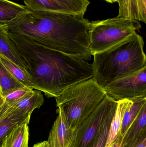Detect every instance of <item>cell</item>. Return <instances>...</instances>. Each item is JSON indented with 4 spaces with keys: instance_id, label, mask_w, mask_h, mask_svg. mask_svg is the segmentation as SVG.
<instances>
[{
    "instance_id": "cell-26",
    "label": "cell",
    "mask_w": 146,
    "mask_h": 147,
    "mask_svg": "<svg viewBox=\"0 0 146 147\" xmlns=\"http://www.w3.org/2000/svg\"><path fill=\"white\" fill-rule=\"evenodd\" d=\"M3 103H4V99H3V96L2 95L1 92H0V109H1V107L2 106Z\"/></svg>"
},
{
    "instance_id": "cell-24",
    "label": "cell",
    "mask_w": 146,
    "mask_h": 147,
    "mask_svg": "<svg viewBox=\"0 0 146 147\" xmlns=\"http://www.w3.org/2000/svg\"><path fill=\"white\" fill-rule=\"evenodd\" d=\"M123 136L121 133L119 134L115 140L109 147H123Z\"/></svg>"
},
{
    "instance_id": "cell-9",
    "label": "cell",
    "mask_w": 146,
    "mask_h": 147,
    "mask_svg": "<svg viewBox=\"0 0 146 147\" xmlns=\"http://www.w3.org/2000/svg\"><path fill=\"white\" fill-rule=\"evenodd\" d=\"M44 102L41 91L38 90L11 103L3 104L0 109V121L18 114L31 115L33 111L39 109Z\"/></svg>"
},
{
    "instance_id": "cell-25",
    "label": "cell",
    "mask_w": 146,
    "mask_h": 147,
    "mask_svg": "<svg viewBox=\"0 0 146 147\" xmlns=\"http://www.w3.org/2000/svg\"><path fill=\"white\" fill-rule=\"evenodd\" d=\"M32 147H49L47 141H44L35 144Z\"/></svg>"
},
{
    "instance_id": "cell-13",
    "label": "cell",
    "mask_w": 146,
    "mask_h": 147,
    "mask_svg": "<svg viewBox=\"0 0 146 147\" xmlns=\"http://www.w3.org/2000/svg\"><path fill=\"white\" fill-rule=\"evenodd\" d=\"M28 124L24 122L14 127L3 139L2 147H28Z\"/></svg>"
},
{
    "instance_id": "cell-5",
    "label": "cell",
    "mask_w": 146,
    "mask_h": 147,
    "mask_svg": "<svg viewBox=\"0 0 146 147\" xmlns=\"http://www.w3.org/2000/svg\"><path fill=\"white\" fill-rule=\"evenodd\" d=\"M141 28L138 21L117 16L90 22L88 32L92 55L114 46Z\"/></svg>"
},
{
    "instance_id": "cell-15",
    "label": "cell",
    "mask_w": 146,
    "mask_h": 147,
    "mask_svg": "<svg viewBox=\"0 0 146 147\" xmlns=\"http://www.w3.org/2000/svg\"><path fill=\"white\" fill-rule=\"evenodd\" d=\"M29 11L25 6L9 0H0V23H10Z\"/></svg>"
},
{
    "instance_id": "cell-27",
    "label": "cell",
    "mask_w": 146,
    "mask_h": 147,
    "mask_svg": "<svg viewBox=\"0 0 146 147\" xmlns=\"http://www.w3.org/2000/svg\"><path fill=\"white\" fill-rule=\"evenodd\" d=\"M104 1H105L109 3H114L117 2V0H104Z\"/></svg>"
},
{
    "instance_id": "cell-12",
    "label": "cell",
    "mask_w": 146,
    "mask_h": 147,
    "mask_svg": "<svg viewBox=\"0 0 146 147\" xmlns=\"http://www.w3.org/2000/svg\"><path fill=\"white\" fill-rule=\"evenodd\" d=\"M117 17L133 19L146 23V0H117Z\"/></svg>"
},
{
    "instance_id": "cell-10",
    "label": "cell",
    "mask_w": 146,
    "mask_h": 147,
    "mask_svg": "<svg viewBox=\"0 0 146 147\" xmlns=\"http://www.w3.org/2000/svg\"><path fill=\"white\" fill-rule=\"evenodd\" d=\"M8 31L6 24L0 23V56L8 59L27 73L25 62L9 38Z\"/></svg>"
},
{
    "instance_id": "cell-8",
    "label": "cell",
    "mask_w": 146,
    "mask_h": 147,
    "mask_svg": "<svg viewBox=\"0 0 146 147\" xmlns=\"http://www.w3.org/2000/svg\"><path fill=\"white\" fill-rule=\"evenodd\" d=\"M29 11L58 12L84 16L89 0H23Z\"/></svg>"
},
{
    "instance_id": "cell-21",
    "label": "cell",
    "mask_w": 146,
    "mask_h": 147,
    "mask_svg": "<svg viewBox=\"0 0 146 147\" xmlns=\"http://www.w3.org/2000/svg\"><path fill=\"white\" fill-rule=\"evenodd\" d=\"M116 109L111 111L103 121L99 127L96 136L90 147H105L111 123Z\"/></svg>"
},
{
    "instance_id": "cell-17",
    "label": "cell",
    "mask_w": 146,
    "mask_h": 147,
    "mask_svg": "<svg viewBox=\"0 0 146 147\" xmlns=\"http://www.w3.org/2000/svg\"><path fill=\"white\" fill-rule=\"evenodd\" d=\"M130 100L133 102L124 114L120 131L123 137L137 117L143 105L146 104V96L140 97Z\"/></svg>"
},
{
    "instance_id": "cell-1",
    "label": "cell",
    "mask_w": 146,
    "mask_h": 147,
    "mask_svg": "<svg viewBox=\"0 0 146 147\" xmlns=\"http://www.w3.org/2000/svg\"><path fill=\"white\" fill-rule=\"evenodd\" d=\"M8 35L25 62L30 81L47 97L55 98L74 85L92 78L91 64L82 58L9 31Z\"/></svg>"
},
{
    "instance_id": "cell-3",
    "label": "cell",
    "mask_w": 146,
    "mask_h": 147,
    "mask_svg": "<svg viewBox=\"0 0 146 147\" xmlns=\"http://www.w3.org/2000/svg\"><path fill=\"white\" fill-rule=\"evenodd\" d=\"M143 37L135 33L114 46L93 54V79L104 87L146 67Z\"/></svg>"
},
{
    "instance_id": "cell-14",
    "label": "cell",
    "mask_w": 146,
    "mask_h": 147,
    "mask_svg": "<svg viewBox=\"0 0 146 147\" xmlns=\"http://www.w3.org/2000/svg\"><path fill=\"white\" fill-rule=\"evenodd\" d=\"M132 102V100L127 99L117 101L116 110L111 123L105 147H109L120 134L124 114Z\"/></svg>"
},
{
    "instance_id": "cell-11",
    "label": "cell",
    "mask_w": 146,
    "mask_h": 147,
    "mask_svg": "<svg viewBox=\"0 0 146 147\" xmlns=\"http://www.w3.org/2000/svg\"><path fill=\"white\" fill-rule=\"evenodd\" d=\"M54 122L47 143L49 147H67L73 130L69 127L61 112Z\"/></svg>"
},
{
    "instance_id": "cell-19",
    "label": "cell",
    "mask_w": 146,
    "mask_h": 147,
    "mask_svg": "<svg viewBox=\"0 0 146 147\" xmlns=\"http://www.w3.org/2000/svg\"><path fill=\"white\" fill-rule=\"evenodd\" d=\"M31 115L18 114L7 119L0 121V147L5 136L17 124L26 122L29 123Z\"/></svg>"
},
{
    "instance_id": "cell-4",
    "label": "cell",
    "mask_w": 146,
    "mask_h": 147,
    "mask_svg": "<svg viewBox=\"0 0 146 147\" xmlns=\"http://www.w3.org/2000/svg\"><path fill=\"white\" fill-rule=\"evenodd\" d=\"M106 95L104 87L92 78L74 85L55 98L58 109L69 128L80 126L98 107Z\"/></svg>"
},
{
    "instance_id": "cell-18",
    "label": "cell",
    "mask_w": 146,
    "mask_h": 147,
    "mask_svg": "<svg viewBox=\"0 0 146 147\" xmlns=\"http://www.w3.org/2000/svg\"><path fill=\"white\" fill-rule=\"evenodd\" d=\"M25 87L0 62V89L3 97L11 92Z\"/></svg>"
},
{
    "instance_id": "cell-2",
    "label": "cell",
    "mask_w": 146,
    "mask_h": 147,
    "mask_svg": "<svg viewBox=\"0 0 146 147\" xmlns=\"http://www.w3.org/2000/svg\"><path fill=\"white\" fill-rule=\"evenodd\" d=\"M83 16L58 12L29 11L6 24L9 31L70 56L91 60L88 27Z\"/></svg>"
},
{
    "instance_id": "cell-22",
    "label": "cell",
    "mask_w": 146,
    "mask_h": 147,
    "mask_svg": "<svg viewBox=\"0 0 146 147\" xmlns=\"http://www.w3.org/2000/svg\"><path fill=\"white\" fill-rule=\"evenodd\" d=\"M33 91L34 90L33 89L25 87L11 92L3 97V104H7L18 101L22 98L32 93Z\"/></svg>"
},
{
    "instance_id": "cell-28",
    "label": "cell",
    "mask_w": 146,
    "mask_h": 147,
    "mask_svg": "<svg viewBox=\"0 0 146 147\" xmlns=\"http://www.w3.org/2000/svg\"><path fill=\"white\" fill-rule=\"evenodd\" d=\"M0 92H1V89H0Z\"/></svg>"
},
{
    "instance_id": "cell-6",
    "label": "cell",
    "mask_w": 146,
    "mask_h": 147,
    "mask_svg": "<svg viewBox=\"0 0 146 147\" xmlns=\"http://www.w3.org/2000/svg\"><path fill=\"white\" fill-rule=\"evenodd\" d=\"M117 106V101L106 95L98 107L80 126L73 130L67 147H90L99 126Z\"/></svg>"
},
{
    "instance_id": "cell-7",
    "label": "cell",
    "mask_w": 146,
    "mask_h": 147,
    "mask_svg": "<svg viewBox=\"0 0 146 147\" xmlns=\"http://www.w3.org/2000/svg\"><path fill=\"white\" fill-rule=\"evenodd\" d=\"M106 95L115 101L146 96V67L104 86Z\"/></svg>"
},
{
    "instance_id": "cell-20",
    "label": "cell",
    "mask_w": 146,
    "mask_h": 147,
    "mask_svg": "<svg viewBox=\"0 0 146 147\" xmlns=\"http://www.w3.org/2000/svg\"><path fill=\"white\" fill-rule=\"evenodd\" d=\"M0 62L24 86L36 90L35 86L30 81L28 74L19 67L8 59L1 56H0Z\"/></svg>"
},
{
    "instance_id": "cell-16",
    "label": "cell",
    "mask_w": 146,
    "mask_h": 147,
    "mask_svg": "<svg viewBox=\"0 0 146 147\" xmlns=\"http://www.w3.org/2000/svg\"><path fill=\"white\" fill-rule=\"evenodd\" d=\"M146 104H145L123 136L124 145L135 140L139 136L146 132Z\"/></svg>"
},
{
    "instance_id": "cell-23",
    "label": "cell",
    "mask_w": 146,
    "mask_h": 147,
    "mask_svg": "<svg viewBox=\"0 0 146 147\" xmlns=\"http://www.w3.org/2000/svg\"><path fill=\"white\" fill-rule=\"evenodd\" d=\"M123 147H146V132L124 145Z\"/></svg>"
}]
</instances>
